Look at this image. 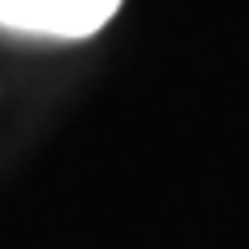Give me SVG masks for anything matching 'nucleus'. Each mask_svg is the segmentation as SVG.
Returning a JSON list of instances; mask_svg holds the SVG:
<instances>
[{
  "label": "nucleus",
  "mask_w": 249,
  "mask_h": 249,
  "mask_svg": "<svg viewBox=\"0 0 249 249\" xmlns=\"http://www.w3.org/2000/svg\"><path fill=\"white\" fill-rule=\"evenodd\" d=\"M121 0H0V29L42 37H91L116 17Z\"/></svg>",
  "instance_id": "1"
}]
</instances>
